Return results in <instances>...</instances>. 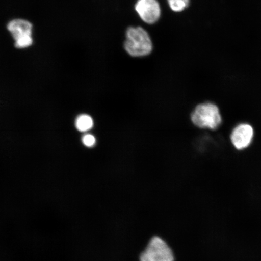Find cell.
I'll return each instance as SVG.
<instances>
[{
  "label": "cell",
  "mask_w": 261,
  "mask_h": 261,
  "mask_svg": "<svg viewBox=\"0 0 261 261\" xmlns=\"http://www.w3.org/2000/svg\"><path fill=\"white\" fill-rule=\"evenodd\" d=\"M191 119L198 128L211 130L219 128L223 122L219 107L211 102L198 104L192 112Z\"/></svg>",
  "instance_id": "6da1fadb"
},
{
  "label": "cell",
  "mask_w": 261,
  "mask_h": 261,
  "mask_svg": "<svg viewBox=\"0 0 261 261\" xmlns=\"http://www.w3.org/2000/svg\"><path fill=\"white\" fill-rule=\"evenodd\" d=\"M125 50L133 57H145L151 53L152 42L148 33L141 27H130L126 31Z\"/></svg>",
  "instance_id": "7a4b0ae2"
},
{
  "label": "cell",
  "mask_w": 261,
  "mask_h": 261,
  "mask_svg": "<svg viewBox=\"0 0 261 261\" xmlns=\"http://www.w3.org/2000/svg\"><path fill=\"white\" fill-rule=\"evenodd\" d=\"M7 29L14 40L15 47L19 49L28 48L34 44L33 24L24 19H14L10 21Z\"/></svg>",
  "instance_id": "3957f363"
},
{
  "label": "cell",
  "mask_w": 261,
  "mask_h": 261,
  "mask_svg": "<svg viewBox=\"0 0 261 261\" xmlns=\"http://www.w3.org/2000/svg\"><path fill=\"white\" fill-rule=\"evenodd\" d=\"M140 261H174V254L162 238L154 237L140 254Z\"/></svg>",
  "instance_id": "277c9868"
},
{
  "label": "cell",
  "mask_w": 261,
  "mask_h": 261,
  "mask_svg": "<svg viewBox=\"0 0 261 261\" xmlns=\"http://www.w3.org/2000/svg\"><path fill=\"white\" fill-rule=\"evenodd\" d=\"M254 130L249 123H241L234 127L230 135L231 145L238 151H243L252 145Z\"/></svg>",
  "instance_id": "5b68a950"
},
{
  "label": "cell",
  "mask_w": 261,
  "mask_h": 261,
  "mask_svg": "<svg viewBox=\"0 0 261 261\" xmlns=\"http://www.w3.org/2000/svg\"><path fill=\"white\" fill-rule=\"evenodd\" d=\"M135 9L140 18L147 24H154L161 17V6L156 0H138Z\"/></svg>",
  "instance_id": "8992f818"
},
{
  "label": "cell",
  "mask_w": 261,
  "mask_h": 261,
  "mask_svg": "<svg viewBox=\"0 0 261 261\" xmlns=\"http://www.w3.org/2000/svg\"><path fill=\"white\" fill-rule=\"evenodd\" d=\"M75 126L81 132H87L93 128L94 121L92 117L88 114H81L78 116L75 122Z\"/></svg>",
  "instance_id": "52a82bcc"
},
{
  "label": "cell",
  "mask_w": 261,
  "mask_h": 261,
  "mask_svg": "<svg viewBox=\"0 0 261 261\" xmlns=\"http://www.w3.org/2000/svg\"><path fill=\"white\" fill-rule=\"evenodd\" d=\"M173 11L180 12L188 7L189 0H167Z\"/></svg>",
  "instance_id": "ba28073f"
},
{
  "label": "cell",
  "mask_w": 261,
  "mask_h": 261,
  "mask_svg": "<svg viewBox=\"0 0 261 261\" xmlns=\"http://www.w3.org/2000/svg\"><path fill=\"white\" fill-rule=\"evenodd\" d=\"M82 141H83V144L88 148H92L96 143L95 137L90 134L84 135L82 139Z\"/></svg>",
  "instance_id": "9c48e42d"
}]
</instances>
